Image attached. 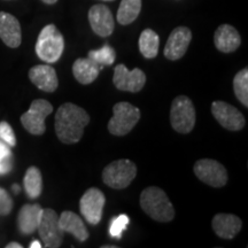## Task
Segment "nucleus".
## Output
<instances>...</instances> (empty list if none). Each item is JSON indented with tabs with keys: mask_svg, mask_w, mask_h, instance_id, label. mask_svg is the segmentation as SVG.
Here are the masks:
<instances>
[{
	"mask_svg": "<svg viewBox=\"0 0 248 248\" xmlns=\"http://www.w3.org/2000/svg\"><path fill=\"white\" fill-rule=\"evenodd\" d=\"M89 123L90 116L85 109L67 102L61 105L55 114V133L63 144H76L80 140Z\"/></svg>",
	"mask_w": 248,
	"mask_h": 248,
	"instance_id": "nucleus-1",
	"label": "nucleus"
},
{
	"mask_svg": "<svg viewBox=\"0 0 248 248\" xmlns=\"http://www.w3.org/2000/svg\"><path fill=\"white\" fill-rule=\"evenodd\" d=\"M140 207L151 218L157 222H170L175 217V209L162 188L151 186L140 194Z\"/></svg>",
	"mask_w": 248,
	"mask_h": 248,
	"instance_id": "nucleus-2",
	"label": "nucleus"
},
{
	"mask_svg": "<svg viewBox=\"0 0 248 248\" xmlns=\"http://www.w3.org/2000/svg\"><path fill=\"white\" fill-rule=\"evenodd\" d=\"M64 49L63 36L54 24H47L39 32L36 43V54L46 63L60 60Z\"/></svg>",
	"mask_w": 248,
	"mask_h": 248,
	"instance_id": "nucleus-3",
	"label": "nucleus"
},
{
	"mask_svg": "<svg viewBox=\"0 0 248 248\" xmlns=\"http://www.w3.org/2000/svg\"><path fill=\"white\" fill-rule=\"evenodd\" d=\"M137 175V167L128 159L113 161L102 171V179L107 186L115 190L128 187Z\"/></svg>",
	"mask_w": 248,
	"mask_h": 248,
	"instance_id": "nucleus-4",
	"label": "nucleus"
},
{
	"mask_svg": "<svg viewBox=\"0 0 248 248\" xmlns=\"http://www.w3.org/2000/svg\"><path fill=\"white\" fill-rule=\"evenodd\" d=\"M197 120V113L193 102L186 95H179L173 99L170 108V123L175 131L188 133L193 130Z\"/></svg>",
	"mask_w": 248,
	"mask_h": 248,
	"instance_id": "nucleus-5",
	"label": "nucleus"
},
{
	"mask_svg": "<svg viewBox=\"0 0 248 248\" xmlns=\"http://www.w3.org/2000/svg\"><path fill=\"white\" fill-rule=\"evenodd\" d=\"M140 119V110L129 102H117L113 107V117L108 122V130L114 136H125L135 128Z\"/></svg>",
	"mask_w": 248,
	"mask_h": 248,
	"instance_id": "nucleus-6",
	"label": "nucleus"
},
{
	"mask_svg": "<svg viewBox=\"0 0 248 248\" xmlns=\"http://www.w3.org/2000/svg\"><path fill=\"white\" fill-rule=\"evenodd\" d=\"M52 111H53V106L51 102L45 99H36L31 102L29 110L21 115V123L31 135L42 136L46 131V117Z\"/></svg>",
	"mask_w": 248,
	"mask_h": 248,
	"instance_id": "nucleus-7",
	"label": "nucleus"
},
{
	"mask_svg": "<svg viewBox=\"0 0 248 248\" xmlns=\"http://www.w3.org/2000/svg\"><path fill=\"white\" fill-rule=\"evenodd\" d=\"M37 230L46 248H58L61 246L64 232L59 225V215L53 209H43Z\"/></svg>",
	"mask_w": 248,
	"mask_h": 248,
	"instance_id": "nucleus-8",
	"label": "nucleus"
},
{
	"mask_svg": "<svg viewBox=\"0 0 248 248\" xmlns=\"http://www.w3.org/2000/svg\"><path fill=\"white\" fill-rule=\"evenodd\" d=\"M194 173L198 179L212 187H223L228 183L225 167L212 159H201L194 164Z\"/></svg>",
	"mask_w": 248,
	"mask_h": 248,
	"instance_id": "nucleus-9",
	"label": "nucleus"
},
{
	"mask_svg": "<svg viewBox=\"0 0 248 248\" xmlns=\"http://www.w3.org/2000/svg\"><path fill=\"white\" fill-rule=\"evenodd\" d=\"M106 198L99 188L91 187L83 194L79 201L80 214L84 216L86 222L91 225H97L102 218Z\"/></svg>",
	"mask_w": 248,
	"mask_h": 248,
	"instance_id": "nucleus-10",
	"label": "nucleus"
},
{
	"mask_svg": "<svg viewBox=\"0 0 248 248\" xmlns=\"http://www.w3.org/2000/svg\"><path fill=\"white\" fill-rule=\"evenodd\" d=\"M113 83L116 89L126 92H139L145 86L146 83V75L141 69L135 68L129 70L124 64H117L114 69Z\"/></svg>",
	"mask_w": 248,
	"mask_h": 248,
	"instance_id": "nucleus-11",
	"label": "nucleus"
},
{
	"mask_svg": "<svg viewBox=\"0 0 248 248\" xmlns=\"http://www.w3.org/2000/svg\"><path fill=\"white\" fill-rule=\"evenodd\" d=\"M212 113L217 122L230 131H239L244 129L246 123L243 113L228 102L214 101L212 104Z\"/></svg>",
	"mask_w": 248,
	"mask_h": 248,
	"instance_id": "nucleus-12",
	"label": "nucleus"
},
{
	"mask_svg": "<svg viewBox=\"0 0 248 248\" xmlns=\"http://www.w3.org/2000/svg\"><path fill=\"white\" fill-rule=\"evenodd\" d=\"M89 22L93 32L99 37L110 36L113 33L115 22H114L113 13L106 5H93L89 11Z\"/></svg>",
	"mask_w": 248,
	"mask_h": 248,
	"instance_id": "nucleus-13",
	"label": "nucleus"
},
{
	"mask_svg": "<svg viewBox=\"0 0 248 248\" xmlns=\"http://www.w3.org/2000/svg\"><path fill=\"white\" fill-rule=\"evenodd\" d=\"M192 40V32L188 28L178 27L173 29L167 40L164 47V57L168 60L176 61L183 58Z\"/></svg>",
	"mask_w": 248,
	"mask_h": 248,
	"instance_id": "nucleus-14",
	"label": "nucleus"
},
{
	"mask_svg": "<svg viewBox=\"0 0 248 248\" xmlns=\"http://www.w3.org/2000/svg\"><path fill=\"white\" fill-rule=\"evenodd\" d=\"M0 39L11 48H16L22 42L21 24L14 15L0 12Z\"/></svg>",
	"mask_w": 248,
	"mask_h": 248,
	"instance_id": "nucleus-15",
	"label": "nucleus"
},
{
	"mask_svg": "<svg viewBox=\"0 0 248 248\" xmlns=\"http://www.w3.org/2000/svg\"><path fill=\"white\" fill-rule=\"evenodd\" d=\"M29 78L33 85L47 93L54 92L59 86L57 71L48 64H38L31 68Z\"/></svg>",
	"mask_w": 248,
	"mask_h": 248,
	"instance_id": "nucleus-16",
	"label": "nucleus"
},
{
	"mask_svg": "<svg viewBox=\"0 0 248 248\" xmlns=\"http://www.w3.org/2000/svg\"><path fill=\"white\" fill-rule=\"evenodd\" d=\"M214 44L222 53H232L240 46L241 37L234 27L230 24H222L215 31Z\"/></svg>",
	"mask_w": 248,
	"mask_h": 248,
	"instance_id": "nucleus-17",
	"label": "nucleus"
},
{
	"mask_svg": "<svg viewBox=\"0 0 248 248\" xmlns=\"http://www.w3.org/2000/svg\"><path fill=\"white\" fill-rule=\"evenodd\" d=\"M213 230L219 238L232 239L239 233L243 222L238 216L231 214H217L213 218Z\"/></svg>",
	"mask_w": 248,
	"mask_h": 248,
	"instance_id": "nucleus-18",
	"label": "nucleus"
},
{
	"mask_svg": "<svg viewBox=\"0 0 248 248\" xmlns=\"http://www.w3.org/2000/svg\"><path fill=\"white\" fill-rule=\"evenodd\" d=\"M43 208L40 204H24L17 215L18 230L24 235L32 234L38 228Z\"/></svg>",
	"mask_w": 248,
	"mask_h": 248,
	"instance_id": "nucleus-19",
	"label": "nucleus"
},
{
	"mask_svg": "<svg viewBox=\"0 0 248 248\" xmlns=\"http://www.w3.org/2000/svg\"><path fill=\"white\" fill-rule=\"evenodd\" d=\"M104 68L95 63L91 59H77L73 64V74L80 84L88 85L98 78L99 73Z\"/></svg>",
	"mask_w": 248,
	"mask_h": 248,
	"instance_id": "nucleus-20",
	"label": "nucleus"
},
{
	"mask_svg": "<svg viewBox=\"0 0 248 248\" xmlns=\"http://www.w3.org/2000/svg\"><path fill=\"white\" fill-rule=\"evenodd\" d=\"M59 225L61 230L66 233L69 232L78 241H85L89 239V232L86 230L82 218L73 212H63L59 216Z\"/></svg>",
	"mask_w": 248,
	"mask_h": 248,
	"instance_id": "nucleus-21",
	"label": "nucleus"
},
{
	"mask_svg": "<svg viewBox=\"0 0 248 248\" xmlns=\"http://www.w3.org/2000/svg\"><path fill=\"white\" fill-rule=\"evenodd\" d=\"M160 37L152 29H145L139 37V51L142 57L154 59L159 53Z\"/></svg>",
	"mask_w": 248,
	"mask_h": 248,
	"instance_id": "nucleus-22",
	"label": "nucleus"
},
{
	"mask_svg": "<svg viewBox=\"0 0 248 248\" xmlns=\"http://www.w3.org/2000/svg\"><path fill=\"white\" fill-rule=\"evenodd\" d=\"M141 5V0H122L116 15L117 22L122 26L131 24L140 14Z\"/></svg>",
	"mask_w": 248,
	"mask_h": 248,
	"instance_id": "nucleus-23",
	"label": "nucleus"
},
{
	"mask_svg": "<svg viewBox=\"0 0 248 248\" xmlns=\"http://www.w3.org/2000/svg\"><path fill=\"white\" fill-rule=\"evenodd\" d=\"M24 191L30 199H37L43 192V177L40 170L37 167L28 168L23 178Z\"/></svg>",
	"mask_w": 248,
	"mask_h": 248,
	"instance_id": "nucleus-24",
	"label": "nucleus"
},
{
	"mask_svg": "<svg viewBox=\"0 0 248 248\" xmlns=\"http://www.w3.org/2000/svg\"><path fill=\"white\" fill-rule=\"evenodd\" d=\"M88 58L91 59V60L95 62V63L104 68L106 66H111V64L115 62L116 52L111 46L104 45L101 48L90 51Z\"/></svg>",
	"mask_w": 248,
	"mask_h": 248,
	"instance_id": "nucleus-25",
	"label": "nucleus"
},
{
	"mask_svg": "<svg viewBox=\"0 0 248 248\" xmlns=\"http://www.w3.org/2000/svg\"><path fill=\"white\" fill-rule=\"evenodd\" d=\"M233 91L235 97L245 107H248V70H240L233 78Z\"/></svg>",
	"mask_w": 248,
	"mask_h": 248,
	"instance_id": "nucleus-26",
	"label": "nucleus"
},
{
	"mask_svg": "<svg viewBox=\"0 0 248 248\" xmlns=\"http://www.w3.org/2000/svg\"><path fill=\"white\" fill-rule=\"evenodd\" d=\"M13 168V154L11 146L0 140V176L6 175Z\"/></svg>",
	"mask_w": 248,
	"mask_h": 248,
	"instance_id": "nucleus-27",
	"label": "nucleus"
},
{
	"mask_svg": "<svg viewBox=\"0 0 248 248\" xmlns=\"http://www.w3.org/2000/svg\"><path fill=\"white\" fill-rule=\"evenodd\" d=\"M130 223V218L128 215L122 214V215L113 218V221L110 222L109 226V234L111 238H116V239H121L122 238V233L125 231V229L128 228Z\"/></svg>",
	"mask_w": 248,
	"mask_h": 248,
	"instance_id": "nucleus-28",
	"label": "nucleus"
},
{
	"mask_svg": "<svg viewBox=\"0 0 248 248\" xmlns=\"http://www.w3.org/2000/svg\"><path fill=\"white\" fill-rule=\"evenodd\" d=\"M0 140L6 142L11 147H14L16 145V137H15L14 130L5 121L0 122Z\"/></svg>",
	"mask_w": 248,
	"mask_h": 248,
	"instance_id": "nucleus-29",
	"label": "nucleus"
},
{
	"mask_svg": "<svg viewBox=\"0 0 248 248\" xmlns=\"http://www.w3.org/2000/svg\"><path fill=\"white\" fill-rule=\"evenodd\" d=\"M13 209V200L5 188L0 187V216H7Z\"/></svg>",
	"mask_w": 248,
	"mask_h": 248,
	"instance_id": "nucleus-30",
	"label": "nucleus"
},
{
	"mask_svg": "<svg viewBox=\"0 0 248 248\" xmlns=\"http://www.w3.org/2000/svg\"><path fill=\"white\" fill-rule=\"evenodd\" d=\"M6 248H23V246L18 243H9L6 245Z\"/></svg>",
	"mask_w": 248,
	"mask_h": 248,
	"instance_id": "nucleus-31",
	"label": "nucleus"
},
{
	"mask_svg": "<svg viewBox=\"0 0 248 248\" xmlns=\"http://www.w3.org/2000/svg\"><path fill=\"white\" fill-rule=\"evenodd\" d=\"M29 247L30 248H40V247H42V244H40L38 240H33V241H31Z\"/></svg>",
	"mask_w": 248,
	"mask_h": 248,
	"instance_id": "nucleus-32",
	"label": "nucleus"
},
{
	"mask_svg": "<svg viewBox=\"0 0 248 248\" xmlns=\"http://www.w3.org/2000/svg\"><path fill=\"white\" fill-rule=\"evenodd\" d=\"M12 190H13V192H14L15 194H18V193H20L21 188H20V186H18L17 184H14L13 186H12Z\"/></svg>",
	"mask_w": 248,
	"mask_h": 248,
	"instance_id": "nucleus-33",
	"label": "nucleus"
},
{
	"mask_svg": "<svg viewBox=\"0 0 248 248\" xmlns=\"http://www.w3.org/2000/svg\"><path fill=\"white\" fill-rule=\"evenodd\" d=\"M42 1L46 5H54L55 2H58V0H42Z\"/></svg>",
	"mask_w": 248,
	"mask_h": 248,
	"instance_id": "nucleus-34",
	"label": "nucleus"
},
{
	"mask_svg": "<svg viewBox=\"0 0 248 248\" xmlns=\"http://www.w3.org/2000/svg\"><path fill=\"white\" fill-rule=\"evenodd\" d=\"M102 248H116V246H102Z\"/></svg>",
	"mask_w": 248,
	"mask_h": 248,
	"instance_id": "nucleus-35",
	"label": "nucleus"
},
{
	"mask_svg": "<svg viewBox=\"0 0 248 248\" xmlns=\"http://www.w3.org/2000/svg\"><path fill=\"white\" fill-rule=\"evenodd\" d=\"M101 1H114V0H101Z\"/></svg>",
	"mask_w": 248,
	"mask_h": 248,
	"instance_id": "nucleus-36",
	"label": "nucleus"
}]
</instances>
